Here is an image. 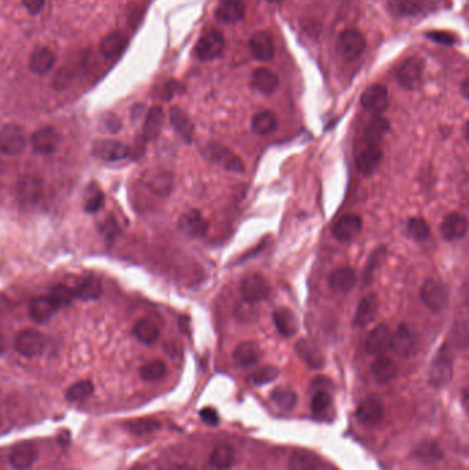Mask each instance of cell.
Returning a JSON list of instances; mask_svg holds the SVG:
<instances>
[{"label":"cell","instance_id":"f35d334b","mask_svg":"<svg viewBox=\"0 0 469 470\" xmlns=\"http://www.w3.org/2000/svg\"><path fill=\"white\" fill-rule=\"evenodd\" d=\"M134 336L142 344L150 345L157 341L160 336V326L153 319H149V318L139 319L134 326Z\"/></svg>","mask_w":469,"mask_h":470},{"label":"cell","instance_id":"c3c4849f","mask_svg":"<svg viewBox=\"0 0 469 470\" xmlns=\"http://www.w3.org/2000/svg\"><path fill=\"white\" fill-rule=\"evenodd\" d=\"M94 393V384L90 379L79 381L73 385H71L65 393L67 399L69 401H84Z\"/></svg>","mask_w":469,"mask_h":470},{"label":"cell","instance_id":"8d00e7d4","mask_svg":"<svg viewBox=\"0 0 469 470\" xmlns=\"http://www.w3.org/2000/svg\"><path fill=\"white\" fill-rule=\"evenodd\" d=\"M164 126V110L160 106H153L145 119L144 123V139L150 142L155 141Z\"/></svg>","mask_w":469,"mask_h":470},{"label":"cell","instance_id":"3957f363","mask_svg":"<svg viewBox=\"0 0 469 470\" xmlns=\"http://www.w3.org/2000/svg\"><path fill=\"white\" fill-rule=\"evenodd\" d=\"M45 194L43 178L36 174L23 176L17 185V198L24 207H35Z\"/></svg>","mask_w":469,"mask_h":470},{"label":"cell","instance_id":"e7e4bbea","mask_svg":"<svg viewBox=\"0 0 469 470\" xmlns=\"http://www.w3.org/2000/svg\"><path fill=\"white\" fill-rule=\"evenodd\" d=\"M468 390L466 389H464V392H462V406H464V408L466 410L468 408Z\"/></svg>","mask_w":469,"mask_h":470},{"label":"cell","instance_id":"ffe728a7","mask_svg":"<svg viewBox=\"0 0 469 470\" xmlns=\"http://www.w3.org/2000/svg\"><path fill=\"white\" fill-rule=\"evenodd\" d=\"M468 220L464 215L458 212H451L444 218L440 224V234L446 241L461 239L466 235Z\"/></svg>","mask_w":469,"mask_h":470},{"label":"cell","instance_id":"4fadbf2b","mask_svg":"<svg viewBox=\"0 0 469 470\" xmlns=\"http://www.w3.org/2000/svg\"><path fill=\"white\" fill-rule=\"evenodd\" d=\"M389 348L400 357H410L415 353L417 344L411 330L406 325H400L393 334H391Z\"/></svg>","mask_w":469,"mask_h":470},{"label":"cell","instance_id":"1f68e13d","mask_svg":"<svg viewBox=\"0 0 469 470\" xmlns=\"http://www.w3.org/2000/svg\"><path fill=\"white\" fill-rule=\"evenodd\" d=\"M145 185L157 196H168L172 190V176L165 171H149L144 176Z\"/></svg>","mask_w":469,"mask_h":470},{"label":"cell","instance_id":"e575fe53","mask_svg":"<svg viewBox=\"0 0 469 470\" xmlns=\"http://www.w3.org/2000/svg\"><path fill=\"white\" fill-rule=\"evenodd\" d=\"M170 119L174 130L182 137V139L186 143H192L194 135V126L190 117L181 108L175 106L170 110Z\"/></svg>","mask_w":469,"mask_h":470},{"label":"cell","instance_id":"5b68a950","mask_svg":"<svg viewBox=\"0 0 469 470\" xmlns=\"http://www.w3.org/2000/svg\"><path fill=\"white\" fill-rule=\"evenodd\" d=\"M366 49V39L362 32L356 30H347L341 32L337 39V50L345 61L358 60Z\"/></svg>","mask_w":469,"mask_h":470},{"label":"cell","instance_id":"30bf717a","mask_svg":"<svg viewBox=\"0 0 469 470\" xmlns=\"http://www.w3.org/2000/svg\"><path fill=\"white\" fill-rule=\"evenodd\" d=\"M207 157L216 163L218 165L223 167L227 171H233V172H244L245 171V164L242 163V160L233 153L230 149L218 145V143H211L207 146Z\"/></svg>","mask_w":469,"mask_h":470},{"label":"cell","instance_id":"603a6c76","mask_svg":"<svg viewBox=\"0 0 469 470\" xmlns=\"http://www.w3.org/2000/svg\"><path fill=\"white\" fill-rule=\"evenodd\" d=\"M38 459V451L34 444L23 443L13 448L9 460L16 470H28Z\"/></svg>","mask_w":469,"mask_h":470},{"label":"cell","instance_id":"8fae6325","mask_svg":"<svg viewBox=\"0 0 469 470\" xmlns=\"http://www.w3.org/2000/svg\"><path fill=\"white\" fill-rule=\"evenodd\" d=\"M453 378V363L446 353H439L431 363L428 382L433 388L446 386Z\"/></svg>","mask_w":469,"mask_h":470},{"label":"cell","instance_id":"d6986e66","mask_svg":"<svg viewBox=\"0 0 469 470\" xmlns=\"http://www.w3.org/2000/svg\"><path fill=\"white\" fill-rule=\"evenodd\" d=\"M382 160V150L380 145L365 143V148L356 157V169L363 176H370L376 172Z\"/></svg>","mask_w":469,"mask_h":470},{"label":"cell","instance_id":"836d02e7","mask_svg":"<svg viewBox=\"0 0 469 470\" xmlns=\"http://www.w3.org/2000/svg\"><path fill=\"white\" fill-rule=\"evenodd\" d=\"M236 449L230 444H219L214 448L209 463L216 470H229L236 465Z\"/></svg>","mask_w":469,"mask_h":470},{"label":"cell","instance_id":"680465c9","mask_svg":"<svg viewBox=\"0 0 469 470\" xmlns=\"http://www.w3.org/2000/svg\"><path fill=\"white\" fill-rule=\"evenodd\" d=\"M200 416H201V419H203L207 425H209V426H216V425L219 423V415H218L216 410L212 408V407H205V408H203V410L200 411Z\"/></svg>","mask_w":469,"mask_h":470},{"label":"cell","instance_id":"9f6ffc18","mask_svg":"<svg viewBox=\"0 0 469 470\" xmlns=\"http://www.w3.org/2000/svg\"><path fill=\"white\" fill-rule=\"evenodd\" d=\"M426 38L435 43H440V45H446V46H451L457 42V36H454L453 34L448 32H443V31H432L429 34H426Z\"/></svg>","mask_w":469,"mask_h":470},{"label":"cell","instance_id":"277c9868","mask_svg":"<svg viewBox=\"0 0 469 470\" xmlns=\"http://www.w3.org/2000/svg\"><path fill=\"white\" fill-rule=\"evenodd\" d=\"M91 154L106 163H116L126 160L131 156V148L123 142L113 139H101L94 142Z\"/></svg>","mask_w":469,"mask_h":470},{"label":"cell","instance_id":"4316f807","mask_svg":"<svg viewBox=\"0 0 469 470\" xmlns=\"http://www.w3.org/2000/svg\"><path fill=\"white\" fill-rule=\"evenodd\" d=\"M273 320L278 333L282 337H292L299 330L297 318L289 308H285V307L275 308L273 312Z\"/></svg>","mask_w":469,"mask_h":470},{"label":"cell","instance_id":"db71d44e","mask_svg":"<svg viewBox=\"0 0 469 470\" xmlns=\"http://www.w3.org/2000/svg\"><path fill=\"white\" fill-rule=\"evenodd\" d=\"M384 255H385V248L381 246V248L376 249V250L371 253V256L369 257V261H367V264H366V267H365L363 277H362L365 285H369V283L371 282L373 275H374V271H376V268L380 266L381 259L384 257Z\"/></svg>","mask_w":469,"mask_h":470},{"label":"cell","instance_id":"f907efd6","mask_svg":"<svg viewBox=\"0 0 469 470\" xmlns=\"http://www.w3.org/2000/svg\"><path fill=\"white\" fill-rule=\"evenodd\" d=\"M406 230H407V234L415 241H424L431 234L429 224L422 218H411L407 222Z\"/></svg>","mask_w":469,"mask_h":470},{"label":"cell","instance_id":"f5cc1de1","mask_svg":"<svg viewBox=\"0 0 469 470\" xmlns=\"http://www.w3.org/2000/svg\"><path fill=\"white\" fill-rule=\"evenodd\" d=\"M333 399L329 392L326 390H318L314 393L311 399V411L315 415H323L328 412V410L332 408Z\"/></svg>","mask_w":469,"mask_h":470},{"label":"cell","instance_id":"11a10c76","mask_svg":"<svg viewBox=\"0 0 469 470\" xmlns=\"http://www.w3.org/2000/svg\"><path fill=\"white\" fill-rule=\"evenodd\" d=\"M104 201H105V196H104V193L100 189L89 193V196L86 198V202H84L86 212H89V213L98 212L104 207Z\"/></svg>","mask_w":469,"mask_h":470},{"label":"cell","instance_id":"484cf974","mask_svg":"<svg viewBox=\"0 0 469 470\" xmlns=\"http://www.w3.org/2000/svg\"><path fill=\"white\" fill-rule=\"evenodd\" d=\"M128 39L122 32H112L105 36L100 45L101 54L106 60H117L127 49Z\"/></svg>","mask_w":469,"mask_h":470},{"label":"cell","instance_id":"52a82bcc","mask_svg":"<svg viewBox=\"0 0 469 470\" xmlns=\"http://www.w3.org/2000/svg\"><path fill=\"white\" fill-rule=\"evenodd\" d=\"M424 60L420 57H410L402 62L396 71L399 84L406 90H415L421 84L424 73Z\"/></svg>","mask_w":469,"mask_h":470},{"label":"cell","instance_id":"6f0895ef","mask_svg":"<svg viewBox=\"0 0 469 470\" xmlns=\"http://www.w3.org/2000/svg\"><path fill=\"white\" fill-rule=\"evenodd\" d=\"M101 231H102V234H104L105 238L113 239V238H116L117 234H119V226H117V223H116V220H115L113 218H108V219L102 223Z\"/></svg>","mask_w":469,"mask_h":470},{"label":"cell","instance_id":"f546056e","mask_svg":"<svg viewBox=\"0 0 469 470\" xmlns=\"http://www.w3.org/2000/svg\"><path fill=\"white\" fill-rule=\"evenodd\" d=\"M262 357L260 345L256 341H245L236 346L233 352L234 362L241 367H249L259 362Z\"/></svg>","mask_w":469,"mask_h":470},{"label":"cell","instance_id":"f6af8a7d","mask_svg":"<svg viewBox=\"0 0 469 470\" xmlns=\"http://www.w3.org/2000/svg\"><path fill=\"white\" fill-rule=\"evenodd\" d=\"M160 427H161V422L153 418H138V419L128 421L126 423V429L135 436L149 434L159 430Z\"/></svg>","mask_w":469,"mask_h":470},{"label":"cell","instance_id":"ba28073f","mask_svg":"<svg viewBox=\"0 0 469 470\" xmlns=\"http://www.w3.org/2000/svg\"><path fill=\"white\" fill-rule=\"evenodd\" d=\"M225 47H226L225 36L220 32L214 31L204 35L198 40L194 49V54L200 61L208 62V61H214L219 58L222 53L225 51Z\"/></svg>","mask_w":469,"mask_h":470},{"label":"cell","instance_id":"003e7915","mask_svg":"<svg viewBox=\"0 0 469 470\" xmlns=\"http://www.w3.org/2000/svg\"><path fill=\"white\" fill-rule=\"evenodd\" d=\"M160 470H170V469H160Z\"/></svg>","mask_w":469,"mask_h":470},{"label":"cell","instance_id":"44dd1931","mask_svg":"<svg viewBox=\"0 0 469 470\" xmlns=\"http://www.w3.org/2000/svg\"><path fill=\"white\" fill-rule=\"evenodd\" d=\"M378 312V297L374 293L365 294L356 308L354 325L356 327H366L370 325Z\"/></svg>","mask_w":469,"mask_h":470},{"label":"cell","instance_id":"8992f818","mask_svg":"<svg viewBox=\"0 0 469 470\" xmlns=\"http://www.w3.org/2000/svg\"><path fill=\"white\" fill-rule=\"evenodd\" d=\"M46 345L45 336L35 329L21 330L14 340L16 351L25 357L39 356Z\"/></svg>","mask_w":469,"mask_h":470},{"label":"cell","instance_id":"e0dca14e","mask_svg":"<svg viewBox=\"0 0 469 470\" xmlns=\"http://www.w3.org/2000/svg\"><path fill=\"white\" fill-rule=\"evenodd\" d=\"M362 106L373 113V115H381L388 108V91L381 84H373L369 89L365 90L361 98Z\"/></svg>","mask_w":469,"mask_h":470},{"label":"cell","instance_id":"681fc988","mask_svg":"<svg viewBox=\"0 0 469 470\" xmlns=\"http://www.w3.org/2000/svg\"><path fill=\"white\" fill-rule=\"evenodd\" d=\"M279 375V370L274 366H263L260 368H258L256 371H253L249 377H248V382H251L252 385H266L268 382H273L278 378Z\"/></svg>","mask_w":469,"mask_h":470},{"label":"cell","instance_id":"ac0fdd59","mask_svg":"<svg viewBox=\"0 0 469 470\" xmlns=\"http://www.w3.org/2000/svg\"><path fill=\"white\" fill-rule=\"evenodd\" d=\"M249 51L252 57L260 62H270L275 54V46L268 32H256L249 40Z\"/></svg>","mask_w":469,"mask_h":470},{"label":"cell","instance_id":"7402d4cb","mask_svg":"<svg viewBox=\"0 0 469 470\" xmlns=\"http://www.w3.org/2000/svg\"><path fill=\"white\" fill-rule=\"evenodd\" d=\"M245 16V6L241 0H222L215 10V17L223 24H237Z\"/></svg>","mask_w":469,"mask_h":470},{"label":"cell","instance_id":"4dcf8cb0","mask_svg":"<svg viewBox=\"0 0 469 470\" xmlns=\"http://www.w3.org/2000/svg\"><path fill=\"white\" fill-rule=\"evenodd\" d=\"M251 84H252V87L256 91L268 95V94H273L277 90V87L279 84V79L270 69H267V68H258L252 73Z\"/></svg>","mask_w":469,"mask_h":470},{"label":"cell","instance_id":"83f0119b","mask_svg":"<svg viewBox=\"0 0 469 470\" xmlns=\"http://www.w3.org/2000/svg\"><path fill=\"white\" fill-rule=\"evenodd\" d=\"M57 57L53 50L49 47L36 49L30 60V69L36 75H47L56 65Z\"/></svg>","mask_w":469,"mask_h":470},{"label":"cell","instance_id":"6da1fadb","mask_svg":"<svg viewBox=\"0 0 469 470\" xmlns=\"http://www.w3.org/2000/svg\"><path fill=\"white\" fill-rule=\"evenodd\" d=\"M420 297L426 308L432 312H443L450 303L448 289L439 281L428 279L424 282L420 290Z\"/></svg>","mask_w":469,"mask_h":470},{"label":"cell","instance_id":"f1b7e54d","mask_svg":"<svg viewBox=\"0 0 469 470\" xmlns=\"http://www.w3.org/2000/svg\"><path fill=\"white\" fill-rule=\"evenodd\" d=\"M296 352L311 368H322L325 364V357L319 348L307 338H301L296 342Z\"/></svg>","mask_w":469,"mask_h":470},{"label":"cell","instance_id":"d590c367","mask_svg":"<svg viewBox=\"0 0 469 470\" xmlns=\"http://www.w3.org/2000/svg\"><path fill=\"white\" fill-rule=\"evenodd\" d=\"M371 374L378 384H388L398 375V366L387 356H380L371 363Z\"/></svg>","mask_w":469,"mask_h":470},{"label":"cell","instance_id":"60d3db41","mask_svg":"<svg viewBox=\"0 0 469 470\" xmlns=\"http://www.w3.org/2000/svg\"><path fill=\"white\" fill-rule=\"evenodd\" d=\"M277 127H278L277 116L270 110L256 113L252 117V130L260 137L273 134L277 130Z\"/></svg>","mask_w":469,"mask_h":470},{"label":"cell","instance_id":"816d5d0a","mask_svg":"<svg viewBox=\"0 0 469 470\" xmlns=\"http://www.w3.org/2000/svg\"><path fill=\"white\" fill-rule=\"evenodd\" d=\"M425 0H396L395 8L402 17H415L424 10Z\"/></svg>","mask_w":469,"mask_h":470},{"label":"cell","instance_id":"7c38bea8","mask_svg":"<svg viewBox=\"0 0 469 470\" xmlns=\"http://www.w3.org/2000/svg\"><path fill=\"white\" fill-rule=\"evenodd\" d=\"M60 142L61 137L53 127L41 128L31 137L32 148L41 156H49L57 152Z\"/></svg>","mask_w":469,"mask_h":470},{"label":"cell","instance_id":"6125c7cd","mask_svg":"<svg viewBox=\"0 0 469 470\" xmlns=\"http://www.w3.org/2000/svg\"><path fill=\"white\" fill-rule=\"evenodd\" d=\"M170 470H196L193 466L190 465H186V463H179V465H175L172 467H170Z\"/></svg>","mask_w":469,"mask_h":470},{"label":"cell","instance_id":"ee69618b","mask_svg":"<svg viewBox=\"0 0 469 470\" xmlns=\"http://www.w3.org/2000/svg\"><path fill=\"white\" fill-rule=\"evenodd\" d=\"M289 470H318L315 456L308 451H295L288 460Z\"/></svg>","mask_w":469,"mask_h":470},{"label":"cell","instance_id":"5bb4252c","mask_svg":"<svg viewBox=\"0 0 469 470\" xmlns=\"http://www.w3.org/2000/svg\"><path fill=\"white\" fill-rule=\"evenodd\" d=\"M362 218L355 213H350L343 216L341 219L337 220V223L333 227V237L343 244L351 242L356 235L361 234L362 231Z\"/></svg>","mask_w":469,"mask_h":470},{"label":"cell","instance_id":"cb8c5ba5","mask_svg":"<svg viewBox=\"0 0 469 470\" xmlns=\"http://www.w3.org/2000/svg\"><path fill=\"white\" fill-rule=\"evenodd\" d=\"M391 334V330L384 325H378L371 329L366 337V352L370 355L384 353L389 349Z\"/></svg>","mask_w":469,"mask_h":470},{"label":"cell","instance_id":"ab89813d","mask_svg":"<svg viewBox=\"0 0 469 470\" xmlns=\"http://www.w3.org/2000/svg\"><path fill=\"white\" fill-rule=\"evenodd\" d=\"M73 290H75V296L78 298L84 300V301H93V300H97L101 297L102 283L98 278L89 277V278L82 279Z\"/></svg>","mask_w":469,"mask_h":470},{"label":"cell","instance_id":"74e56055","mask_svg":"<svg viewBox=\"0 0 469 470\" xmlns=\"http://www.w3.org/2000/svg\"><path fill=\"white\" fill-rule=\"evenodd\" d=\"M389 131V123L387 119H384L381 115H377L371 119V121L366 126L363 132V141L365 143L371 145H380L384 135Z\"/></svg>","mask_w":469,"mask_h":470},{"label":"cell","instance_id":"03108f58","mask_svg":"<svg viewBox=\"0 0 469 470\" xmlns=\"http://www.w3.org/2000/svg\"><path fill=\"white\" fill-rule=\"evenodd\" d=\"M268 2H271V3H279V2H282V0H268Z\"/></svg>","mask_w":469,"mask_h":470},{"label":"cell","instance_id":"d4e9b609","mask_svg":"<svg viewBox=\"0 0 469 470\" xmlns=\"http://www.w3.org/2000/svg\"><path fill=\"white\" fill-rule=\"evenodd\" d=\"M356 283V274L351 267L334 270L328 278V286L334 293H348Z\"/></svg>","mask_w":469,"mask_h":470},{"label":"cell","instance_id":"94428289","mask_svg":"<svg viewBox=\"0 0 469 470\" xmlns=\"http://www.w3.org/2000/svg\"><path fill=\"white\" fill-rule=\"evenodd\" d=\"M105 126L108 128V132H112V134H116L120 131L122 128V124L119 121V119L115 116V115H111L109 119L105 121Z\"/></svg>","mask_w":469,"mask_h":470},{"label":"cell","instance_id":"7dc6e473","mask_svg":"<svg viewBox=\"0 0 469 470\" xmlns=\"http://www.w3.org/2000/svg\"><path fill=\"white\" fill-rule=\"evenodd\" d=\"M49 298L54 303V305L60 309L64 307H68L72 304V301L76 298L75 290L67 285H56L50 289Z\"/></svg>","mask_w":469,"mask_h":470},{"label":"cell","instance_id":"b9f144b4","mask_svg":"<svg viewBox=\"0 0 469 470\" xmlns=\"http://www.w3.org/2000/svg\"><path fill=\"white\" fill-rule=\"evenodd\" d=\"M414 456L425 463H435L442 459L443 451L433 440H424L414 448Z\"/></svg>","mask_w":469,"mask_h":470},{"label":"cell","instance_id":"91938a15","mask_svg":"<svg viewBox=\"0 0 469 470\" xmlns=\"http://www.w3.org/2000/svg\"><path fill=\"white\" fill-rule=\"evenodd\" d=\"M46 0H23V5L31 14H39L45 8Z\"/></svg>","mask_w":469,"mask_h":470},{"label":"cell","instance_id":"7bdbcfd3","mask_svg":"<svg viewBox=\"0 0 469 470\" xmlns=\"http://www.w3.org/2000/svg\"><path fill=\"white\" fill-rule=\"evenodd\" d=\"M271 400L273 403L284 412H289L292 411L296 404H297V393L295 390H292L290 388H275L271 392Z\"/></svg>","mask_w":469,"mask_h":470},{"label":"cell","instance_id":"d6a6232c","mask_svg":"<svg viewBox=\"0 0 469 470\" xmlns=\"http://www.w3.org/2000/svg\"><path fill=\"white\" fill-rule=\"evenodd\" d=\"M58 311L54 303L49 298V296H41L32 300L30 307L31 318L36 323H47Z\"/></svg>","mask_w":469,"mask_h":470},{"label":"cell","instance_id":"bcb514c9","mask_svg":"<svg viewBox=\"0 0 469 470\" xmlns=\"http://www.w3.org/2000/svg\"><path fill=\"white\" fill-rule=\"evenodd\" d=\"M139 374L141 378L148 382H157L167 375V366L163 360H150L141 367Z\"/></svg>","mask_w":469,"mask_h":470},{"label":"cell","instance_id":"be15d7a7","mask_svg":"<svg viewBox=\"0 0 469 470\" xmlns=\"http://www.w3.org/2000/svg\"><path fill=\"white\" fill-rule=\"evenodd\" d=\"M461 93H462V95H464L465 99L469 98V94H468V79H465V80L462 82V84H461Z\"/></svg>","mask_w":469,"mask_h":470},{"label":"cell","instance_id":"9a60e30c","mask_svg":"<svg viewBox=\"0 0 469 470\" xmlns=\"http://www.w3.org/2000/svg\"><path fill=\"white\" fill-rule=\"evenodd\" d=\"M179 230L190 238H203L208 233V222L203 218L201 212L197 209L189 211L179 218Z\"/></svg>","mask_w":469,"mask_h":470},{"label":"cell","instance_id":"7a4b0ae2","mask_svg":"<svg viewBox=\"0 0 469 470\" xmlns=\"http://www.w3.org/2000/svg\"><path fill=\"white\" fill-rule=\"evenodd\" d=\"M27 146V135L21 126L6 124L0 128V153L8 157L20 156Z\"/></svg>","mask_w":469,"mask_h":470},{"label":"cell","instance_id":"9c48e42d","mask_svg":"<svg viewBox=\"0 0 469 470\" xmlns=\"http://www.w3.org/2000/svg\"><path fill=\"white\" fill-rule=\"evenodd\" d=\"M241 296L247 303H259L268 297L270 285L262 274H249L247 275L240 286Z\"/></svg>","mask_w":469,"mask_h":470},{"label":"cell","instance_id":"2e32d148","mask_svg":"<svg viewBox=\"0 0 469 470\" xmlns=\"http://www.w3.org/2000/svg\"><path fill=\"white\" fill-rule=\"evenodd\" d=\"M355 415L361 423L366 426H374L382 421V416H384L382 401L376 396L366 397L358 406Z\"/></svg>","mask_w":469,"mask_h":470}]
</instances>
